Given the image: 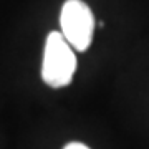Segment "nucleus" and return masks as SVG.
I'll return each mask as SVG.
<instances>
[{
	"label": "nucleus",
	"instance_id": "f257e3e1",
	"mask_svg": "<svg viewBox=\"0 0 149 149\" xmlns=\"http://www.w3.org/2000/svg\"><path fill=\"white\" fill-rule=\"evenodd\" d=\"M76 70V55L61 32H52L47 37L42 61V78L52 88L70 85Z\"/></svg>",
	"mask_w": 149,
	"mask_h": 149
},
{
	"label": "nucleus",
	"instance_id": "f03ea898",
	"mask_svg": "<svg viewBox=\"0 0 149 149\" xmlns=\"http://www.w3.org/2000/svg\"><path fill=\"white\" fill-rule=\"evenodd\" d=\"M61 35L73 50L85 52L93 42L95 17L93 12L81 0H66L60 13Z\"/></svg>",
	"mask_w": 149,
	"mask_h": 149
},
{
	"label": "nucleus",
	"instance_id": "7ed1b4c3",
	"mask_svg": "<svg viewBox=\"0 0 149 149\" xmlns=\"http://www.w3.org/2000/svg\"><path fill=\"white\" fill-rule=\"evenodd\" d=\"M65 149H90V148L85 146V144H81V143H70L65 146Z\"/></svg>",
	"mask_w": 149,
	"mask_h": 149
}]
</instances>
